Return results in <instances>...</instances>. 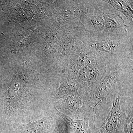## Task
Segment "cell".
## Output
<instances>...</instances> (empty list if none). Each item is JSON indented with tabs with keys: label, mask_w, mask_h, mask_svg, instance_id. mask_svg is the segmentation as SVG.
Listing matches in <instances>:
<instances>
[{
	"label": "cell",
	"mask_w": 133,
	"mask_h": 133,
	"mask_svg": "<svg viewBox=\"0 0 133 133\" xmlns=\"http://www.w3.org/2000/svg\"><path fill=\"white\" fill-rule=\"evenodd\" d=\"M118 76L119 72L117 70L109 72L96 86L90 95V99L85 102L84 109L88 117L86 119L90 120L94 127H95L94 123L97 113L114 89Z\"/></svg>",
	"instance_id": "cell-1"
},
{
	"label": "cell",
	"mask_w": 133,
	"mask_h": 133,
	"mask_svg": "<svg viewBox=\"0 0 133 133\" xmlns=\"http://www.w3.org/2000/svg\"><path fill=\"white\" fill-rule=\"evenodd\" d=\"M120 99V95H118L116 97L111 109L102 125L99 128L95 127V133L121 132L127 118L121 108Z\"/></svg>",
	"instance_id": "cell-2"
},
{
	"label": "cell",
	"mask_w": 133,
	"mask_h": 133,
	"mask_svg": "<svg viewBox=\"0 0 133 133\" xmlns=\"http://www.w3.org/2000/svg\"><path fill=\"white\" fill-rule=\"evenodd\" d=\"M99 71L95 66L87 65L79 72L78 78L84 88L90 92V95L95 89L94 85L99 76Z\"/></svg>",
	"instance_id": "cell-3"
},
{
	"label": "cell",
	"mask_w": 133,
	"mask_h": 133,
	"mask_svg": "<svg viewBox=\"0 0 133 133\" xmlns=\"http://www.w3.org/2000/svg\"><path fill=\"white\" fill-rule=\"evenodd\" d=\"M51 128V123L48 118L22 126L17 133H49Z\"/></svg>",
	"instance_id": "cell-4"
},
{
	"label": "cell",
	"mask_w": 133,
	"mask_h": 133,
	"mask_svg": "<svg viewBox=\"0 0 133 133\" xmlns=\"http://www.w3.org/2000/svg\"><path fill=\"white\" fill-rule=\"evenodd\" d=\"M61 105L63 108L69 109L77 119L83 111V103L79 95H70L63 98Z\"/></svg>",
	"instance_id": "cell-5"
},
{
	"label": "cell",
	"mask_w": 133,
	"mask_h": 133,
	"mask_svg": "<svg viewBox=\"0 0 133 133\" xmlns=\"http://www.w3.org/2000/svg\"><path fill=\"white\" fill-rule=\"evenodd\" d=\"M58 114L64 120L73 133H91L87 119H73L62 113L56 108Z\"/></svg>",
	"instance_id": "cell-6"
},
{
	"label": "cell",
	"mask_w": 133,
	"mask_h": 133,
	"mask_svg": "<svg viewBox=\"0 0 133 133\" xmlns=\"http://www.w3.org/2000/svg\"><path fill=\"white\" fill-rule=\"evenodd\" d=\"M79 85L77 81L70 79L62 84L56 91V97L63 98L70 95H79Z\"/></svg>",
	"instance_id": "cell-7"
},
{
	"label": "cell",
	"mask_w": 133,
	"mask_h": 133,
	"mask_svg": "<svg viewBox=\"0 0 133 133\" xmlns=\"http://www.w3.org/2000/svg\"><path fill=\"white\" fill-rule=\"evenodd\" d=\"M133 114L126 119L122 133H133Z\"/></svg>",
	"instance_id": "cell-8"
},
{
	"label": "cell",
	"mask_w": 133,
	"mask_h": 133,
	"mask_svg": "<svg viewBox=\"0 0 133 133\" xmlns=\"http://www.w3.org/2000/svg\"><path fill=\"white\" fill-rule=\"evenodd\" d=\"M98 48L101 50L104 51H108L111 49V43L108 42H105L104 43H101L99 44Z\"/></svg>",
	"instance_id": "cell-9"
}]
</instances>
